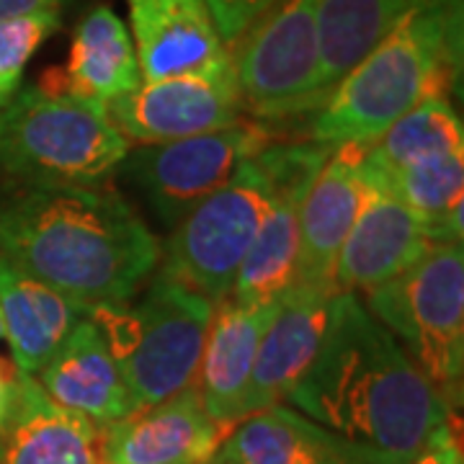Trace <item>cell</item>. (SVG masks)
<instances>
[{
  "mask_svg": "<svg viewBox=\"0 0 464 464\" xmlns=\"http://www.w3.org/2000/svg\"><path fill=\"white\" fill-rule=\"evenodd\" d=\"M130 150L91 101L32 85L0 109V173L24 188H99Z\"/></svg>",
  "mask_w": 464,
  "mask_h": 464,
  "instance_id": "cell-4",
  "label": "cell"
},
{
  "mask_svg": "<svg viewBox=\"0 0 464 464\" xmlns=\"http://www.w3.org/2000/svg\"><path fill=\"white\" fill-rule=\"evenodd\" d=\"M227 429L207 413L197 387L101 429V464H201Z\"/></svg>",
  "mask_w": 464,
  "mask_h": 464,
  "instance_id": "cell-14",
  "label": "cell"
},
{
  "mask_svg": "<svg viewBox=\"0 0 464 464\" xmlns=\"http://www.w3.org/2000/svg\"><path fill=\"white\" fill-rule=\"evenodd\" d=\"M16 366L8 369V366L0 362V426L8 418V413H11V405H14V398H16Z\"/></svg>",
  "mask_w": 464,
  "mask_h": 464,
  "instance_id": "cell-29",
  "label": "cell"
},
{
  "mask_svg": "<svg viewBox=\"0 0 464 464\" xmlns=\"http://www.w3.org/2000/svg\"><path fill=\"white\" fill-rule=\"evenodd\" d=\"M369 152L382 173L433 155L464 152L462 119L449 96H429L369 142Z\"/></svg>",
  "mask_w": 464,
  "mask_h": 464,
  "instance_id": "cell-24",
  "label": "cell"
},
{
  "mask_svg": "<svg viewBox=\"0 0 464 464\" xmlns=\"http://www.w3.org/2000/svg\"><path fill=\"white\" fill-rule=\"evenodd\" d=\"M266 148L183 217L166 243L163 271L215 304L230 297L271 201L274 173Z\"/></svg>",
  "mask_w": 464,
  "mask_h": 464,
  "instance_id": "cell-7",
  "label": "cell"
},
{
  "mask_svg": "<svg viewBox=\"0 0 464 464\" xmlns=\"http://www.w3.org/2000/svg\"><path fill=\"white\" fill-rule=\"evenodd\" d=\"M215 307L160 268L134 307L93 304L85 315L103 335L137 408H150L194 387Z\"/></svg>",
  "mask_w": 464,
  "mask_h": 464,
  "instance_id": "cell-5",
  "label": "cell"
},
{
  "mask_svg": "<svg viewBox=\"0 0 464 464\" xmlns=\"http://www.w3.org/2000/svg\"><path fill=\"white\" fill-rule=\"evenodd\" d=\"M63 14H29L0 21V109L16 96L36 50L60 29Z\"/></svg>",
  "mask_w": 464,
  "mask_h": 464,
  "instance_id": "cell-25",
  "label": "cell"
},
{
  "mask_svg": "<svg viewBox=\"0 0 464 464\" xmlns=\"http://www.w3.org/2000/svg\"><path fill=\"white\" fill-rule=\"evenodd\" d=\"M418 3L420 0L320 3V103L328 99L333 85L374 50Z\"/></svg>",
  "mask_w": 464,
  "mask_h": 464,
  "instance_id": "cell-22",
  "label": "cell"
},
{
  "mask_svg": "<svg viewBox=\"0 0 464 464\" xmlns=\"http://www.w3.org/2000/svg\"><path fill=\"white\" fill-rule=\"evenodd\" d=\"M36 382L60 408L99 429L140 411L103 335L88 315L52 353Z\"/></svg>",
  "mask_w": 464,
  "mask_h": 464,
  "instance_id": "cell-17",
  "label": "cell"
},
{
  "mask_svg": "<svg viewBox=\"0 0 464 464\" xmlns=\"http://www.w3.org/2000/svg\"><path fill=\"white\" fill-rule=\"evenodd\" d=\"M320 3L279 0L230 47L235 81L250 119L276 127L317 109Z\"/></svg>",
  "mask_w": 464,
  "mask_h": 464,
  "instance_id": "cell-8",
  "label": "cell"
},
{
  "mask_svg": "<svg viewBox=\"0 0 464 464\" xmlns=\"http://www.w3.org/2000/svg\"><path fill=\"white\" fill-rule=\"evenodd\" d=\"M320 426L343 464H413L454 408L359 295L338 292L315 359L289 395Z\"/></svg>",
  "mask_w": 464,
  "mask_h": 464,
  "instance_id": "cell-1",
  "label": "cell"
},
{
  "mask_svg": "<svg viewBox=\"0 0 464 464\" xmlns=\"http://www.w3.org/2000/svg\"><path fill=\"white\" fill-rule=\"evenodd\" d=\"M67 0H0V21L29 14H63Z\"/></svg>",
  "mask_w": 464,
  "mask_h": 464,
  "instance_id": "cell-28",
  "label": "cell"
},
{
  "mask_svg": "<svg viewBox=\"0 0 464 464\" xmlns=\"http://www.w3.org/2000/svg\"><path fill=\"white\" fill-rule=\"evenodd\" d=\"M266 155L274 173V191L227 297L243 307L274 304L292 289L297 274L302 204L331 148L310 140H276L266 148Z\"/></svg>",
  "mask_w": 464,
  "mask_h": 464,
  "instance_id": "cell-10",
  "label": "cell"
},
{
  "mask_svg": "<svg viewBox=\"0 0 464 464\" xmlns=\"http://www.w3.org/2000/svg\"><path fill=\"white\" fill-rule=\"evenodd\" d=\"M436 243L441 240L431 222L402 204L382 176L338 253L335 289L366 295L420 261Z\"/></svg>",
  "mask_w": 464,
  "mask_h": 464,
  "instance_id": "cell-13",
  "label": "cell"
},
{
  "mask_svg": "<svg viewBox=\"0 0 464 464\" xmlns=\"http://www.w3.org/2000/svg\"><path fill=\"white\" fill-rule=\"evenodd\" d=\"M140 83L142 72L130 26L116 16L114 8L96 5L72 32L67 65L44 70L36 85L106 109L111 101L132 93Z\"/></svg>",
  "mask_w": 464,
  "mask_h": 464,
  "instance_id": "cell-18",
  "label": "cell"
},
{
  "mask_svg": "<svg viewBox=\"0 0 464 464\" xmlns=\"http://www.w3.org/2000/svg\"><path fill=\"white\" fill-rule=\"evenodd\" d=\"M362 302L457 408L464 374L462 243H436L395 279L366 292Z\"/></svg>",
  "mask_w": 464,
  "mask_h": 464,
  "instance_id": "cell-6",
  "label": "cell"
},
{
  "mask_svg": "<svg viewBox=\"0 0 464 464\" xmlns=\"http://www.w3.org/2000/svg\"><path fill=\"white\" fill-rule=\"evenodd\" d=\"M0 464H101V429L18 372L16 398L0 426Z\"/></svg>",
  "mask_w": 464,
  "mask_h": 464,
  "instance_id": "cell-20",
  "label": "cell"
},
{
  "mask_svg": "<svg viewBox=\"0 0 464 464\" xmlns=\"http://www.w3.org/2000/svg\"><path fill=\"white\" fill-rule=\"evenodd\" d=\"M127 8L142 81L230 63L207 0H127Z\"/></svg>",
  "mask_w": 464,
  "mask_h": 464,
  "instance_id": "cell-16",
  "label": "cell"
},
{
  "mask_svg": "<svg viewBox=\"0 0 464 464\" xmlns=\"http://www.w3.org/2000/svg\"><path fill=\"white\" fill-rule=\"evenodd\" d=\"M219 451L232 464H343L325 431L286 405L237 420Z\"/></svg>",
  "mask_w": 464,
  "mask_h": 464,
  "instance_id": "cell-23",
  "label": "cell"
},
{
  "mask_svg": "<svg viewBox=\"0 0 464 464\" xmlns=\"http://www.w3.org/2000/svg\"><path fill=\"white\" fill-rule=\"evenodd\" d=\"M0 315L14 366L36 377L83 320L85 307L0 256Z\"/></svg>",
  "mask_w": 464,
  "mask_h": 464,
  "instance_id": "cell-21",
  "label": "cell"
},
{
  "mask_svg": "<svg viewBox=\"0 0 464 464\" xmlns=\"http://www.w3.org/2000/svg\"><path fill=\"white\" fill-rule=\"evenodd\" d=\"M0 256L88 310L130 302L163 248L111 188H21L0 199Z\"/></svg>",
  "mask_w": 464,
  "mask_h": 464,
  "instance_id": "cell-2",
  "label": "cell"
},
{
  "mask_svg": "<svg viewBox=\"0 0 464 464\" xmlns=\"http://www.w3.org/2000/svg\"><path fill=\"white\" fill-rule=\"evenodd\" d=\"M201 464H232V462L225 457V454H222V451H217V454H212L207 462H201Z\"/></svg>",
  "mask_w": 464,
  "mask_h": 464,
  "instance_id": "cell-30",
  "label": "cell"
},
{
  "mask_svg": "<svg viewBox=\"0 0 464 464\" xmlns=\"http://www.w3.org/2000/svg\"><path fill=\"white\" fill-rule=\"evenodd\" d=\"M5 338V328H3V315H0V341Z\"/></svg>",
  "mask_w": 464,
  "mask_h": 464,
  "instance_id": "cell-31",
  "label": "cell"
},
{
  "mask_svg": "<svg viewBox=\"0 0 464 464\" xmlns=\"http://www.w3.org/2000/svg\"><path fill=\"white\" fill-rule=\"evenodd\" d=\"M276 3L279 0H207L217 24V32L227 44V50Z\"/></svg>",
  "mask_w": 464,
  "mask_h": 464,
  "instance_id": "cell-26",
  "label": "cell"
},
{
  "mask_svg": "<svg viewBox=\"0 0 464 464\" xmlns=\"http://www.w3.org/2000/svg\"><path fill=\"white\" fill-rule=\"evenodd\" d=\"M464 0H420L374 50L304 114V140L369 145L429 96H449L462 75Z\"/></svg>",
  "mask_w": 464,
  "mask_h": 464,
  "instance_id": "cell-3",
  "label": "cell"
},
{
  "mask_svg": "<svg viewBox=\"0 0 464 464\" xmlns=\"http://www.w3.org/2000/svg\"><path fill=\"white\" fill-rule=\"evenodd\" d=\"M106 111L132 145H160L186 137L219 132L246 121V106L227 65L142 81L132 93L111 101Z\"/></svg>",
  "mask_w": 464,
  "mask_h": 464,
  "instance_id": "cell-11",
  "label": "cell"
},
{
  "mask_svg": "<svg viewBox=\"0 0 464 464\" xmlns=\"http://www.w3.org/2000/svg\"><path fill=\"white\" fill-rule=\"evenodd\" d=\"M413 464H464L462 457V441H459V431L457 423L451 420L449 426L441 429V433L433 439V444Z\"/></svg>",
  "mask_w": 464,
  "mask_h": 464,
  "instance_id": "cell-27",
  "label": "cell"
},
{
  "mask_svg": "<svg viewBox=\"0 0 464 464\" xmlns=\"http://www.w3.org/2000/svg\"><path fill=\"white\" fill-rule=\"evenodd\" d=\"M335 295L338 292L328 286L292 284L261 338L243 402V418L289 400L315 359Z\"/></svg>",
  "mask_w": 464,
  "mask_h": 464,
  "instance_id": "cell-15",
  "label": "cell"
},
{
  "mask_svg": "<svg viewBox=\"0 0 464 464\" xmlns=\"http://www.w3.org/2000/svg\"><path fill=\"white\" fill-rule=\"evenodd\" d=\"M279 302L243 307L225 299L215 307L194 387L207 413L227 431L243 420V402L248 395L256 353L268 323L279 310Z\"/></svg>",
  "mask_w": 464,
  "mask_h": 464,
  "instance_id": "cell-19",
  "label": "cell"
},
{
  "mask_svg": "<svg viewBox=\"0 0 464 464\" xmlns=\"http://www.w3.org/2000/svg\"><path fill=\"white\" fill-rule=\"evenodd\" d=\"M271 142H276L271 124L246 119L219 132L140 145L130 150L119 170H124L145 197L155 217L173 230L197 204L222 188L237 168Z\"/></svg>",
  "mask_w": 464,
  "mask_h": 464,
  "instance_id": "cell-9",
  "label": "cell"
},
{
  "mask_svg": "<svg viewBox=\"0 0 464 464\" xmlns=\"http://www.w3.org/2000/svg\"><path fill=\"white\" fill-rule=\"evenodd\" d=\"M380 181L382 173L369 145L351 142L331 148L302 204L295 284L335 289L338 253Z\"/></svg>",
  "mask_w": 464,
  "mask_h": 464,
  "instance_id": "cell-12",
  "label": "cell"
}]
</instances>
